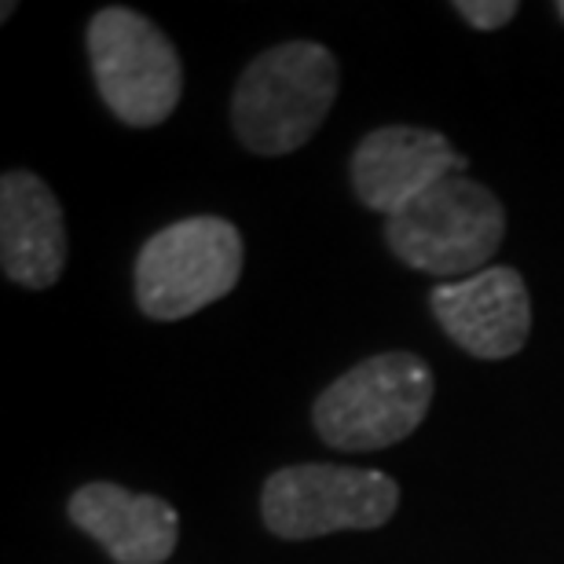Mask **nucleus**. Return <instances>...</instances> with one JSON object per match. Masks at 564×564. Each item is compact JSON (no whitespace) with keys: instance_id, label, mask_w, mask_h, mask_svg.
<instances>
[{"instance_id":"f257e3e1","label":"nucleus","mask_w":564,"mask_h":564,"mask_svg":"<svg viewBox=\"0 0 564 564\" xmlns=\"http://www.w3.org/2000/svg\"><path fill=\"white\" fill-rule=\"evenodd\" d=\"M341 74L330 48L286 41L246 66L231 99V121L242 147L279 158L308 143L330 115Z\"/></svg>"},{"instance_id":"f03ea898","label":"nucleus","mask_w":564,"mask_h":564,"mask_svg":"<svg viewBox=\"0 0 564 564\" xmlns=\"http://www.w3.org/2000/svg\"><path fill=\"white\" fill-rule=\"evenodd\" d=\"M506 235V209L495 191L469 176L429 187L386 220L389 250L433 279H469L488 268Z\"/></svg>"},{"instance_id":"7ed1b4c3","label":"nucleus","mask_w":564,"mask_h":564,"mask_svg":"<svg viewBox=\"0 0 564 564\" xmlns=\"http://www.w3.org/2000/svg\"><path fill=\"white\" fill-rule=\"evenodd\" d=\"M433 403V370L411 352L356 364L315 400L312 422L334 451H381L408 440Z\"/></svg>"},{"instance_id":"20e7f679","label":"nucleus","mask_w":564,"mask_h":564,"mask_svg":"<svg viewBox=\"0 0 564 564\" xmlns=\"http://www.w3.org/2000/svg\"><path fill=\"white\" fill-rule=\"evenodd\" d=\"M242 279V235L220 217H187L143 242L137 301L162 323L187 319L228 297Z\"/></svg>"},{"instance_id":"39448f33","label":"nucleus","mask_w":564,"mask_h":564,"mask_svg":"<svg viewBox=\"0 0 564 564\" xmlns=\"http://www.w3.org/2000/svg\"><path fill=\"white\" fill-rule=\"evenodd\" d=\"M88 59L110 115L132 129H154L184 93L173 41L132 8H104L88 22Z\"/></svg>"},{"instance_id":"423d86ee","label":"nucleus","mask_w":564,"mask_h":564,"mask_svg":"<svg viewBox=\"0 0 564 564\" xmlns=\"http://www.w3.org/2000/svg\"><path fill=\"white\" fill-rule=\"evenodd\" d=\"M400 484L378 469L352 466H286L264 480L261 517L268 532L290 543L330 532H370L392 521Z\"/></svg>"},{"instance_id":"0eeeda50","label":"nucleus","mask_w":564,"mask_h":564,"mask_svg":"<svg viewBox=\"0 0 564 564\" xmlns=\"http://www.w3.org/2000/svg\"><path fill=\"white\" fill-rule=\"evenodd\" d=\"M429 304L451 341L477 359H510L532 334V297L513 268H484L469 279L440 282Z\"/></svg>"},{"instance_id":"6e6552de","label":"nucleus","mask_w":564,"mask_h":564,"mask_svg":"<svg viewBox=\"0 0 564 564\" xmlns=\"http://www.w3.org/2000/svg\"><path fill=\"white\" fill-rule=\"evenodd\" d=\"M466 176V158L440 132L419 126H386L359 140L352 154L356 198L375 213H400L429 187Z\"/></svg>"},{"instance_id":"1a4fd4ad","label":"nucleus","mask_w":564,"mask_h":564,"mask_svg":"<svg viewBox=\"0 0 564 564\" xmlns=\"http://www.w3.org/2000/svg\"><path fill=\"white\" fill-rule=\"evenodd\" d=\"M0 261L26 290H48L66 268V220L41 176L8 169L0 180Z\"/></svg>"},{"instance_id":"9d476101","label":"nucleus","mask_w":564,"mask_h":564,"mask_svg":"<svg viewBox=\"0 0 564 564\" xmlns=\"http://www.w3.org/2000/svg\"><path fill=\"white\" fill-rule=\"evenodd\" d=\"M70 521L93 535L115 564H162L173 557L180 539V517L165 499L137 495L110 480L74 491Z\"/></svg>"},{"instance_id":"9b49d317","label":"nucleus","mask_w":564,"mask_h":564,"mask_svg":"<svg viewBox=\"0 0 564 564\" xmlns=\"http://www.w3.org/2000/svg\"><path fill=\"white\" fill-rule=\"evenodd\" d=\"M455 11L469 22L473 30H499L521 11L517 0H458Z\"/></svg>"},{"instance_id":"f8f14e48","label":"nucleus","mask_w":564,"mask_h":564,"mask_svg":"<svg viewBox=\"0 0 564 564\" xmlns=\"http://www.w3.org/2000/svg\"><path fill=\"white\" fill-rule=\"evenodd\" d=\"M557 15L564 19V0H561V4H557Z\"/></svg>"}]
</instances>
